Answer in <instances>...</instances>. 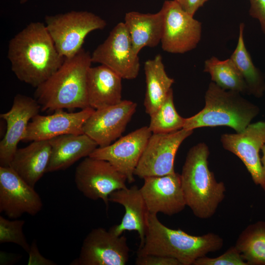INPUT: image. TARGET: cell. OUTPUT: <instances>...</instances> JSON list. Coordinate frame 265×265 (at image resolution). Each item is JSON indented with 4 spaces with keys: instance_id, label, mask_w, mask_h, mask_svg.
Listing matches in <instances>:
<instances>
[{
    "instance_id": "cell-30",
    "label": "cell",
    "mask_w": 265,
    "mask_h": 265,
    "mask_svg": "<svg viewBox=\"0 0 265 265\" xmlns=\"http://www.w3.org/2000/svg\"><path fill=\"white\" fill-rule=\"evenodd\" d=\"M193 265H248L235 246L228 248L225 253L215 258L206 256L197 259Z\"/></svg>"
},
{
    "instance_id": "cell-6",
    "label": "cell",
    "mask_w": 265,
    "mask_h": 265,
    "mask_svg": "<svg viewBox=\"0 0 265 265\" xmlns=\"http://www.w3.org/2000/svg\"><path fill=\"white\" fill-rule=\"evenodd\" d=\"M45 23L58 52L64 58L72 57L80 51L90 32L103 29L106 26L105 20L87 11L47 15Z\"/></svg>"
},
{
    "instance_id": "cell-33",
    "label": "cell",
    "mask_w": 265,
    "mask_h": 265,
    "mask_svg": "<svg viewBox=\"0 0 265 265\" xmlns=\"http://www.w3.org/2000/svg\"><path fill=\"white\" fill-rule=\"evenodd\" d=\"M29 258L28 265H56L53 261L49 260L43 257L38 249L36 240L32 241L28 252Z\"/></svg>"
},
{
    "instance_id": "cell-12",
    "label": "cell",
    "mask_w": 265,
    "mask_h": 265,
    "mask_svg": "<svg viewBox=\"0 0 265 265\" xmlns=\"http://www.w3.org/2000/svg\"><path fill=\"white\" fill-rule=\"evenodd\" d=\"M39 194L10 166H0V212L17 219L24 214L34 216L43 208Z\"/></svg>"
},
{
    "instance_id": "cell-16",
    "label": "cell",
    "mask_w": 265,
    "mask_h": 265,
    "mask_svg": "<svg viewBox=\"0 0 265 265\" xmlns=\"http://www.w3.org/2000/svg\"><path fill=\"white\" fill-rule=\"evenodd\" d=\"M143 179L140 190L149 212L171 216L182 212L186 206L181 174L174 172Z\"/></svg>"
},
{
    "instance_id": "cell-27",
    "label": "cell",
    "mask_w": 265,
    "mask_h": 265,
    "mask_svg": "<svg viewBox=\"0 0 265 265\" xmlns=\"http://www.w3.org/2000/svg\"><path fill=\"white\" fill-rule=\"evenodd\" d=\"M204 71L208 73L212 82L221 88L239 93H248L246 82L232 60H221L212 56L205 60Z\"/></svg>"
},
{
    "instance_id": "cell-21",
    "label": "cell",
    "mask_w": 265,
    "mask_h": 265,
    "mask_svg": "<svg viewBox=\"0 0 265 265\" xmlns=\"http://www.w3.org/2000/svg\"><path fill=\"white\" fill-rule=\"evenodd\" d=\"M51 157L46 173L65 170L82 158H86L98 145L84 133L60 135L49 140Z\"/></svg>"
},
{
    "instance_id": "cell-13",
    "label": "cell",
    "mask_w": 265,
    "mask_h": 265,
    "mask_svg": "<svg viewBox=\"0 0 265 265\" xmlns=\"http://www.w3.org/2000/svg\"><path fill=\"white\" fill-rule=\"evenodd\" d=\"M221 141L225 149L244 163L255 184L265 191V170L260 157V151L265 144V121L250 124L239 133L224 134Z\"/></svg>"
},
{
    "instance_id": "cell-36",
    "label": "cell",
    "mask_w": 265,
    "mask_h": 265,
    "mask_svg": "<svg viewBox=\"0 0 265 265\" xmlns=\"http://www.w3.org/2000/svg\"><path fill=\"white\" fill-rule=\"evenodd\" d=\"M28 0H20V2L21 4H24Z\"/></svg>"
},
{
    "instance_id": "cell-26",
    "label": "cell",
    "mask_w": 265,
    "mask_h": 265,
    "mask_svg": "<svg viewBox=\"0 0 265 265\" xmlns=\"http://www.w3.org/2000/svg\"><path fill=\"white\" fill-rule=\"evenodd\" d=\"M235 246L248 265H265V221L248 225Z\"/></svg>"
},
{
    "instance_id": "cell-14",
    "label": "cell",
    "mask_w": 265,
    "mask_h": 265,
    "mask_svg": "<svg viewBox=\"0 0 265 265\" xmlns=\"http://www.w3.org/2000/svg\"><path fill=\"white\" fill-rule=\"evenodd\" d=\"M152 133L148 126L141 127L109 145L97 148L89 156L108 161L129 183H132L134 171Z\"/></svg>"
},
{
    "instance_id": "cell-8",
    "label": "cell",
    "mask_w": 265,
    "mask_h": 265,
    "mask_svg": "<svg viewBox=\"0 0 265 265\" xmlns=\"http://www.w3.org/2000/svg\"><path fill=\"white\" fill-rule=\"evenodd\" d=\"M127 179L108 161L90 156L76 168L75 182L78 189L91 200L101 199L106 207L113 191L127 188Z\"/></svg>"
},
{
    "instance_id": "cell-2",
    "label": "cell",
    "mask_w": 265,
    "mask_h": 265,
    "mask_svg": "<svg viewBox=\"0 0 265 265\" xmlns=\"http://www.w3.org/2000/svg\"><path fill=\"white\" fill-rule=\"evenodd\" d=\"M223 245L224 240L218 235L193 236L172 229L162 224L156 214L148 212L145 237L137 256L161 255L174 258L181 265H193L197 259L219 250Z\"/></svg>"
},
{
    "instance_id": "cell-20",
    "label": "cell",
    "mask_w": 265,
    "mask_h": 265,
    "mask_svg": "<svg viewBox=\"0 0 265 265\" xmlns=\"http://www.w3.org/2000/svg\"><path fill=\"white\" fill-rule=\"evenodd\" d=\"M122 79L107 66L91 67L87 78V95L89 107L96 110L122 101Z\"/></svg>"
},
{
    "instance_id": "cell-24",
    "label": "cell",
    "mask_w": 265,
    "mask_h": 265,
    "mask_svg": "<svg viewBox=\"0 0 265 265\" xmlns=\"http://www.w3.org/2000/svg\"><path fill=\"white\" fill-rule=\"evenodd\" d=\"M144 70L146 80L144 106L146 113L150 116L163 102L174 80L167 75L160 54L146 60Z\"/></svg>"
},
{
    "instance_id": "cell-22",
    "label": "cell",
    "mask_w": 265,
    "mask_h": 265,
    "mask_svg": "<svg viewBox=\"0 0 265 265\" xmlns=\"http://www.w3.org/2000/svg\"><path fill=\"white\" fill-rule=\"evenodd\" d=\"M51 154L49 140L33 141L16 151L10 166L28 185L34 187L46 170Z\"/></svg>"
},
{
    "instance_id": "cell-34",
    "label": "cell",
    "mask_w": 265,
    "mask_h": 265,
    "mask_svg": "<svg viewBox=\"0 0 265 265\" xmlns=\"http://www.w3.org/2000/svg\"><path fill=\"white\" fill-rule=\"evenodd\" d=\"M187 13L194 16L195 12L208 0H175Z\"/></svg>"
},
{
    "instance_id": "cell-5",
    "label": "cell",
    "mask_w": 265,
    "mask_h": 265,
    "mask_svg": "<svg viewBox=\"0 0 265 265\" xmlns=\"http://www.w3.org/2000/svg\"><path fill=\"white\" fill-rule=\"evenodd\" d=\"M205 100L203 109L185 118L184 129L228 126L239 133L259 112L258 107L243 98L240 93L224 90L212 81L208 86Z\"/></svg>"
},
{
    "instance_id": "cell-7",
    "label": "cell",
    "mask_w": 265,
    "mask_h": 265,
    "mask_svg": "<svg viewBox=\"0 0 265 265\" xmlns=\"http://www.w3.org/2000/svg\"><path fill=\"white\" fill-rule=\"evenodd\" d=\"M160 43L164 51L184 53L196 47L201 38V23L184 10L175 0L164 1Z\"/></svg>"
},
{
    "instance_id": "cell-28",
    "label": "cell",
    "mask_w": 265,
    "mask_h": 265,
    "mask_svg": "<svg viewBox=\"0 0 265 265\" xmlns=\"http://www.w3.org/2000/svg\"><path fill=\"white\" fill-rule=\"evenodd\" d=\"M148 126L152 133H169L183 128L185 118L177 112L171 88L159 108L150 116Z\"/></svg>"
},
{
    "instance_id": "cell-10",
    "label": "cell",
    "mask_w": 265,
    "mask_h": 265,
    "mask_svg": "<svg viewBox=\"0 0 265 265\" xmlns=\"http://www.w3.org/2000/svg\"><path fill=\"white\" fill-rule=\"evenodd\" d=\"M193 130L182 129L169 133H152L135 168L140 178L173 173L174 160L182 143Z\"/></svg>"
},
{
    "instance_id": "cell-11",
    "label": "cell",
    "mask_w": 265,
    "mask_h": 265,
    "mask_svg": "<svg viewBox=\"0 0 265 265\" xmlns=\"http://www.w3.org/2000/svg\"><path fill=\"white\" fill-rule=\"evenodd\" d=\"M129 253L125 235L117 236L104 228H96L86 236L79 256L72 265H125Z\"/></svg>"
},
{
    "instance_id": "cell-25",
    "label": "cell",
    "mask_w": 265,
    "mask_h": 265,
    "mask_svg": "<svg viewBox=\"0 0 265 265\" xmlns=\"http://www.w3.org/2000/svg\"><path fill=\"white\" fill-rule=\"evenodd\" d=\"M244 28V23H240L238 43L230 58L243 77L247 85L248 93L259 98L265 91V81L261 71L254 64L245 47Z\"/></svg>"
},
{
    "instance_id": "cell-1",
    "label": "cell",
    "mask_w": 265,
    "mask_h": 265,
    "mask_svg": "<svg viewBox=\"0 0 265 265\" xmlns=\"http://www.w3.org/2000/svg\"><path fill=\"white\" fill-rule=\"evenodd\" d=\"M7 57L11 70L21 81L36 88L62 64L45 25L31 22L9 42Z\"/></svg>"
},
{
    "instance_id": "cell-31",
    "label": "cell",
    "mask_w": 265,
    "mask_h": 265,
    "mask_svg": "<svg viewBox=\"0 0 265 265\" xmlns=\"http://www.w3.org/2000/svg\"><path fill=\"white\" fill-rule=\"evenodd\" d=\"M135 264L136 265H181L176 259L157 255L137 256Z\"/></svg>"
},
{
    "instance_id": "cell-32",
    "label": "cell",
    "mask_w": 265,
    "mask_h": 265,
    "mask_svg": "<svg viewBox=\"0 0 265 265\" xmlns=\"http://www.w3.org/2000/svg\"><path fill=\"white\" fill-rule=\"evenodd\" d=\"M249 14L258 20L261 28L265 35V0H249Z\"/></svg>"
},
{
    "instance_id": "cell-18",
    "label": "cell",
    "mask_w": 265,
    "mask_h": 265,
    "mask_svg": "<svg viewBox=\"0 0 265 265\" xmlns=\"http://www.w3.org/2000/svg\"><path fill=\"white\" fill-rule=\"evenodd\" d=\"M95 110L89 107L76 112L58 109L49 115L38 114L29 122L23 141L49 140L64 134H82L84 123Z\"/></svg>"
},
{
    "instance_id": "cell-9",
    "label": "cell",
    "mask_w": 265,
    "mask_h": 265,
    "mask_svg": "<svg viewBox=\"0 0 265 265\" xmlns=\"http://www.w3.org/2000/svg\"><path fill=\"white\" fill-rule=\"evenodd\" d=\"M92 63L105 65L122 79H135L140 70L139 58L124 22L118 23L106 39L93 51Z\"/></svg>"
},
{
    "instance_id": "cell-19",
    "label": "cell",
    "mask_w": 265,
    "mask_h": 265,
    "mask_svg": "<svg viewBox=\"0 0 265 265\" xmlns=\"http://www.w3.org/2000/svg\"><path fill=\"white\" fill-rule=\"evenodd\" d=\"M109 201L123 206L125 209L120 224L113 226L109 230L117 236L121 235L126 231H136L141 245L146 233L148 212L140 188L134 185L115 190L110 194Z\"/></svg>"
},
{
    "instance_id": "cell-3",
    "label": "cell",
    "mask_w": 265,
    "mask_h": 265,
    "mask_svg": "<svg viewBox=\"0 0 265 265\" xmlns=\"http://www.w3.org/2000/svg\"><path fill=\"white\" fill-rule=\"evenodd\" d=\"M92 63L91 54L83 48L74 56L65 58L61 66L36 88L34 99L41 110L89 107L87 78Z\"/></svg>"
},
{
    "instance_id": "cell-29",
    "label": "cell",
    "mask_w": 265,
    "mask_h": 265,
    "mask_svg": "<svg viewBox=\"0 0 265 265\" xmlns=\"http://www.w3.org/2000/svg\"><path fill=\"white\" fill-rule=\"evenodd\" d=\"M24 220H9L0 216V243H15L28 252L30 245L24 233Z\"/></svg>"
},
{
    "instance_id": "cell-23",
    "label": "cell",
    "mask_w": 265,
    "mask_h": 265,
    "mask_svg": "<svg viewBox=\"0 0 265 265\" xmlns=\"http://www.w3.org/2000/svg\"><path fill=\"white\" fill-rule=\"evenodd\" d=\"M124 23L137 54L144 47H155L160 42L163 27L160 10L155 13L129 12L125 14Z\"/></svg>"
},
{
    "instance_id": "cell-4",
    "label": "cell",
    "mask_w": 265,
    "mask_h": 265,
    "mask_svg": "<svg viewBox=\"0 0 265 265\" xmlns=\"http://www.w3.org/2000/svg\"><path fill=\"white\" fill-rule=\"evenodd\" d=\"M208 146L200 143L188 151L181 174L186 205L201 219L212 217L225 196L223 182L209 168Z\"/></svg>"
},
{
    "instance_id": "cell-17",
    "label": "cell",
    "mask_w": 265,
    "mask_h": 265,
    "mask_svg": "<svg viewBox=\"0 0 265 265\" xmlns=\"http://www.w3.org/2000/svg\"><path fill=\"white\" fill-rule=\"evenodd\" d=\"M41 110L37 101L30 97L17 94L10 109L0 115L6 123L5 134L0 142V166H9L23 141L29 122Z\"/></svg>"
},
{
    "instance_id": "cell-35",
    "label": "cell",
    "mask_w": 265,
    "mask_h": 265,
    "mask_svg": "<svg viewBox=\"0 0 265 265\" xmlns=\"http://www.w3.org/2000/svg\"><path fill=\"white\" fill-rule=\"evenodd\" d=\"M261 150L263 153V156L261 158V160L265 170V144L262 147Z\"/></svg>"
},
{
    "instance_id": "cell-15",
    "label": "cell",
    "mask_w": 265,
    "mask_h": 265,
    "mask_svg": "<svg viewBox=\"0 0 265 265\" xmlns=\"http://www.w3.org/2000/svg\"><path fill=\"white\" fill-rule=\"evenodd\" d=\"M136 103L122 100L113 106L95 110L84 123L83 133L100 147L110 145L119 137L136 111Z\"/></svg>"
}]
</instances>
